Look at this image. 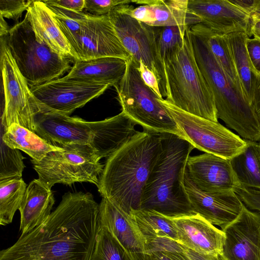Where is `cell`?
Here are the masks:
<instances>
[{"label": "cell", "instance_id": "21", "mask_svg": "<svg viewBox=\"0 0 260 260\" xmlns=\"http://www.w3.org/2000/svg\"><path fill=\"white\" fill-rule=\"evenodd\" d=\"M175 225L177 242L198 253L219 256L225 235L199 214L172 218Z\"/></svg>", "mask_w": 260, "mask_h": 260}, {"label": "cell", "instance_id": "13", "mask_svg": "<svg viewBox=\"0 0 260 260\" xmlns=\"http://www.w3.org/2000/svg\"><path fill=\"white\" fill-rule=\"evenodd\" d=\"M110 86L108 84L66 80L61 78L29 88L41 107L69 116Z\"/></svg>", "mask_w": 260, "mask_h": 260}, {"label": "cell", "instance_id": "10", "mask_svg": "<svg viewBox=\"0 0 260 260\" xmlns=\"http://www.w3.org/2000/svg\"><path fill=\"white\" fill-rule=\"evenodd\" d=\"M158 101L175 121L180 137L194 148L230 160L246 146L244 139L218 122L186 112L166 99L158 98Z\"/></svg>", "mask_w": 260, "mask_h": 260}, {"label": "cell", "instance_id": "37", "mask_svg": "<svg viewBox=\"0 0 260 260\" xmlns=\"http://www.w3.org/2000/svg\"><path fill=\"white\" fill-rule=\"evenodd\" d=\"M133 0H85L84 9L94 15H107L115 7L129 4Z\"/></svg>", "mask_w": 260, "mask_h": 260}, {"label": "cell", "instance_id": "12", "mask_svg": "<svg viewBox=\"0 0 260 260\" xmlns=\"http://www.w3.org/2000/svg\"><path fill=\"white\" fill-rule=\"evenodd\" d=\"M6 36H1V69L4 95L1 126L6 129L15 123L35 133V118L41 110L10 53Z\"/></svg>", "mask_w": 260, "mask_h": 260}, {"label": "cell", "instance_id": "40", "mask_svg": "<svg viewBox=\"0 0 260 260\" xmlns=\"http://www.w3.org/2000/svg\"><path fill=\"white\" fill-rule=\"evenodd\" d=\"M139 63L138 70L143 82L159 98L163 99L160 92L157 79L154 73L144 64L142 61H140Z\"/></svg>", "mask_w": 260, "mask_h": 260}, {"label": "cell", "instance_id": "32", "mask_svg": "<svg viewBox=\"0 0 260 260\" xmlns=\"http://www.w3.org/2000/svg\"><path fill=\"white\" fill-rule=\"evenodd\" d=\"M146 254L148 260H190L181 244L164 237L146 241Z\"/></svg>", "mask_w": 260, "mask_h": 260}, {"label": "cell", "instance_id": "6", "mask_svg": "<svg viewBox=\"0 0 260 260\" xmlns=\"http://www.w3.org/2000/svg\"><path fill=\"white\" fill-rule=\"evenodd\" d=\"M189 27L182 42L164 59L168 89L166 100L186 112L218 122L213 95L196 60Z\"/></svg>", "mask_w": 260, "mask_h": 260}, {"label": "cell", "instance_id": "38", "mask_svg": "<svg viewBox=\"0 0 260 260\" xmlns=\"http://www.w3.org/2000/svg\"><path fill=\"white\" fill-rule=\"evenodd\" d=\"M234 191L245 205L260 214V190L238 184Z\"/></svg>", "mask_w": 260, "mask_h": 260}, {"label": "cell", "instance_id": "27", "mask_svg": "<svg viewBox=\"0 0 260 260\" xmlns=\"http://www.w3.org/2000/svg\"><path fill=\"white\" fill-rule=\"evenodd\" d=\"M226 38L243 93L250 105L255 75L251 67L246 47V40L249 37L246 32L238 31L226 35Z\"/></svg>", "mask_w": 260, "mask_h": 260}, {"label": "cell", "instance_id": "1", "mask_svg": "<svg viewBox=\"0 0 260 260\" xmlns=\"http://www.w3.org/2000/svg\"><path fill=\"white\" fill-rule=\"evenodd\" d=\"M99 204L89 192H67L41 225L0 252V260H91Z\"/></svg>", "mask_w": 260, "mask_h": 260}, {"label": "cell", "instance_id": "47", "mask_svg": "<svg viewBox=\"0 0 260 260\" xmlns=\"http://www.w3.org/2000/svg\"><path fill=\"white\" fill-rule=\"evenodd\" d=\"M260 17V0H257V3L253 12L250 15L251 18Z\"/></svg>", "mask_w": 260, "mask_h": 260}, {"label": "cell", "instance_id": "23", "mask_svg": "<svg viewBox=\"0 0 260 260\" xmlns=\"http://www.w3.org/2000/svg\"><path fill=\"white\" fill-rule=\"evenodd\" d=\"M26 14L37 39L74 63L69 44L48 6L43 1H33Z\"/></svg>", "mask_w": 260, "mask_h": 260}, {"label": "cell", "instance_id": "33", "mask_svg": "<svg viewBox=\"0 0 260 260\" xmlns=\"http://www.w3.org/2000/svg\"><path fill=\"white\" fill-rule=\"evenodd\" d=\"M91 260L130 259L125 251L110 232L105 227L100 225Z\"/></svg>", "mask_w": 260, "mask_h": 260}, {"label": "cell", "instance_id": "11", "mask_svg": "<svg viewBox=\"0 0 260 260\" xmlns=\"http://www.w3.org/2000/svg\"><path fill=\"white\" fill-rule=\"evenodd\" d=\"M124 5L114 7L108 16L123 47L137 61H142L155 75L162 97H167V83L164 61L157 48L155 26L129 15Z\"/></svg>", "mask_w": 260, "mask_h": 260}, {"label": "cell", "instance_id": "34", "mask_svg": "<svg viewBox=\"0 0 260 260\" xmlns=\"http://www.w3.org/2000/svg\"><path fill=\"white\" fill-rule=\"evenodd\" d=\"M0 181L15 177H21L25 167L22 154L19 150L7 146L1 139Z\"/></svg>", "mask_w": 260, "mask_h": 260}, {"label": "cell", "instance_id": "17", "mask_svg": "<svg viewBox=\"0 0 260 260\" xmlns=\"http://www.w3.org/2000/svg\"><path fill=\"white\" fill-rule=\"evenodd\" d=\"M188 8L201 23L216 33L244 31L251 36L250 15L230 0H188Z\"/></svg>", "mask_w": 260, "mask_h": 260}, {"label": "cell", "instance_id": "22", "mask_svg": "<svg viewBox=\"0 0 260 260\" xmlns=\"http://www.w3.org/2000/svg\"><path fill=\"white\" fill-rule=\"evenodd\" d=\"M126 65V59L114 57L77 60L69 73L61 78L114 86L124 75Z\"/></svg>", "mask_w": 260, "mask_h": 260}, {"label": "cell", "instance_id": "4", "mask_svg": "<svg viewBox=\"0 0 260 260\" xmlns=\"http://www.w3.org/2000/svg\"><path fill=\"white\" fill-rule=\"evenodd\" d=\"M136 125L122 111L103 120L86 121L43 108L35 118V133L57 146L88 144L102 158L109 157L136 135Z\"/></svg>", "mask_w": 260, "mask_h": 260}, {"label": "cell", "instance_id": "14", "mask_svg": "<svg viewBox=\"0 0 260 260\" xmlns=\"http://www.w3.org/2000/svg\"><path fill=\"white\" fill-rule=\"evenodd\" d=\"M70 46L75 61L105 57L127 60L131 56L120 42L108 15L91 14Z\"/></svg>", "mask_w": 260, "mask_h": 260}, {"label": "cell", "instance_id": "26", "mask_svg": "<svg viewBox=\"0 0 260 260\" xmlns=\"http://www.w3.org/2000/svg\"><path fill=\"white\" fill-rule=\"evenodd\" d=\"M245 141L244 149L230 159V162L239 184L260 190L259 144Z\"/></svg>", "mask_w": 260, "mask_h": 260}, {"label": "cell", "instance_id": "19", "mask_svg": "<svg viewBox=\"0 0 260 260\" xmlns=\"http://www.w3.org/2000/svg\"><path fill=\"white\" fill-rule=\"evenodd\" d=\"M186 171L196 186L206 193L234 190L239 184L230 160L212 154L189 156Z\"/></svg>", "mask_w": 260, "mask_h": 260}, {"label": "cell", "instance_id": "46", "mask_svg": "<svg viewBox=\"0 0 260 260\" xmlns=\"http://www.w3.org/2000/svg\"><path fill=\"white\" fill-rule=\"evenodd\" d=\"M0 24V36H3L7 35L10 29H9V26L5 21L4 18L2 16H1Z\"/></svg>", "mask_w": 260, "mask_h": 260}, {"label": "cell", "instance_id": "3", "mask_svg": "<svg viewBox=\"0 0 260 260\" xmlns=\"http://www.w3.org/2000/svg\"><path fill=\"white\" fill-rule=\"evenodd\" d=\"M159 135L161 150L144 187L140 209L154 210L171 218L196 214L184 184L187 160L194 148L178 135Z\"/></svg>", "mask_w": 260, "mask_h": 260}, {"label": "cell", "instance_id": "18", "mask_svg": "<svg viewBox=\"0 0 260 260\" xmlns=\"http://www.w3.org/2000/svg\"><path fill=\"white\" fill-rule=\"evenodd\" d=\"M99 224L110 232L130 260H148L146 240L131 215L105 198L99 204Z\"/></svg>", "mask_w": 260, "mask_h": 260}, {"label": "cell", "instance_id": "15", "mask_svg": "<svg viewBox=\"0 0 260 260\" xmlns=\"http://www.w3.org/2000/svg\"><path fill=\"white\" fill-rule=\"evenodd\" d=\"M225 235L220 260H260V214L244 205L238 217L221 229Z\"/></svg>", "mask_w": 260, "mask_h": 260}, {"label": "cell", "instance_id": "8", "mask_svg": "<svg viewBox=\"0 0 260 260\" xmlns=\"http://www.w3.org/2000/svg\"><path fill=\"white\" fill-rule=\"evenodd\" d=\"M139 65V62L131 56L127 59L124 75L113 86L122 111L145 131L171 133L180 137L175 121L159 102V98L142 80Z\"/></svg>", "mask_w": 260, "mask_h": 260}, {"label": "cell", "instance_id": "43", "mask_svg": "<svg viewBox=\"0 0 260 260\" xmlns=\"http://www.w3.org/2000/svg\"><path fill=\"white\" fill-rule=\"evenodd\" d=\"M230 2L244 12L250 15L253 12L257 0H230Z\"/></svg>", "mask_w": 260, "mask_h": 260}, {"label": "cell", "instance_id": "41", "mask_svg": "<svg viewBox=\"0 0 260 260\" xmlns=\"http://www.w3.org/2000/svg\"><path fill=\"white\" fill-rule=\"evenodd\" d=\"M46 4L56 5L72 11L81 12L84 9L85 0H45Z\"/></svg>", "mask_w": 260, "mask_h": 260}, {"label": "cell", "instance_id": "42", "mask_svg": "<svg viewBox=\"0 0 260 260\" xmlns=\"http://www.w3.org/2000/svg\"><path fill=\"white\" fill-rule=\"evenodd\" d=\"M250 105L260 124V75L254 76Z\"/></svg>", "mask_w": 260, "mask_h": 260}, {"label": "cell", "instance_id": "36", "mask_svg": "<svg viewBox=\"0 0 260 260\" xmlns=\"http://www.w3.org/2000/svg\"><path fill=\"white\" fill-rule=\"evenodd\" d=\"M32 2L29 0H0L1 16L18 21Z\"/></svg>", "mask_w": 260, "mask_h": 260}, {"label": "cell", "instance_id": "7", "mask_svg": "<svg viewBox=\"0 0 260 260\" xmlns=\"http://www.w3.org/2000/svg\"><path fill=\"white\" fill-rule=\"evenodd\" d=\"M10 53L29 87L58 79L72 61L39 41L26 13L6 36Z\"/></svg>", "mask_w": 260, "mask_h": 260}, {"label": "cell", "instance_id": "30", "mask_svg": "<svg viewBox=\"0 0 260 260\" xmlns=\"http://www.w3.org/2000/svg\"><path fill=\"white\" fill-rule=\"evenodd\" d=\"M26 184L21 177L0 181V224L6 225L12 222L14 215L23 201Z\"/></svg>", "mask_w": 260, "mask_h": 260}, {"label": "cell", "instance_id": "20", "mask_svg": "<svg viewBox=\"0 0 260 260\" xmlns=\"http://www.w3.org/2000/svg\"><path fill=\"white\" fill-rule=\"evenodd\" d=\"M142 5L135 8L124 6L126 13L152 26L186 25L201 23L200 19L188 8V0H135Z\"/></svg>", "mask_w": 260, "mask_h": 260}, {"label": "cell", "instance_id": "45", "mask_svg": "<svg viewBox=\"0 0 260 260\" xmlns=\"http://www.w3.org/2000/svg\"><path fill=\"white\" fill-rule=\"evenodd\" d=\"M250 36L260 40V19L251 18Z\"/></svg>", "mask_w": 260, "mask_h": 260}, {"label": "cell", "instance_id": "29", "mask_svg": "<svg viewBox=\"0 0 260 260\" xmlns=\"http://www.w3.org/2000/svg\"><path fill=\"white\" fill-rule=\"evenodd\" d=\"M130 215L146 241L164 237L177 242V230L172 218L154 210L147 209L132 210Z\"/></svg>", "mask_w": 260, "mask_h": 260}, {"label": "cell", "instance_id": "24", "mask_svg": "<svg viewBox=\"0 0 260 260\" xmlns=\"http://www.w3.org/2000/svg\"><path fill=\"white\" fill-rule=\"evenodd\" d=\"M55 200L50 189L38 179L27 186L19 209L21 235L27 234L43 224L49 217Z\"/></svg>", "mask_w": 260, "mask_h": 260}, {"label": "cell", "instance_id": "16", "mask_svg": "<svg viewBox=\"0 0 260 260\" xmlns=\"http://www.w3.org/2000/svg\"><path fill=\"white\" fill-rule=\"evenodd\" d=\"M184 184L194 212L221 229L238 217L244 205L234 190L215 193L201 190L189 177L186 169Z\"/></svg>", "mask_w": 260, "mask_h": 260}, {"label": "cell", "instance_id": "25", "mask_svg": "<svg viewBox=\"0 0 260 260\" xmlns=\"http://www.w3.org/2000/svg\"><path fill=\"white\" fill-rule=\"evenodd\" d=\"M3 128L4 133L1 139L4 142L11 148L24 151L32 160L39 161L48 153L63 149L61 147L53 145L35 133L17 124H12L6 129Z\"/></svg>", "mask_w": 260, "mask_h": 260}, {"label": "cell", "instance_id": "31", "mask_svg": "<svg viewBox=\"0 0 260 260\" xmlns=\"http://www.w3.org/2000/svg\"><path fill=\"white\" fill-rule=\"evenodd\" d=\"M46 4L52 11L57 24L70 46L91 14L72 11L52 4Z\"/></svg>", "mask_w": 260, "mask_h": 260}, {"label": "cell", "instance_id": "48", "mask_svg": "<svg viewBox=\"0 0 260 260\" xmlns=\"http://www.w3.org/2000/svg\"><path fill=\"white\" fill-rule=\"evenodd\" d=\"M254 18V19H260V17H254V18Z\"/></svg>", "mask_w": 260, "mask_h": 260}, {"label": "cell", "instance_id": "9", "mask_svg": "<svg viewBox=\"0 0 260 260\" xmlns=\"http://www.w3.org/2000/svg\"><path fill=\"white\" fill-rule=\"evenodd\" d=\"M60 147L63 149L48 153L39 161L31 160L38 179L50 189L56 183L90 182L97 185L104 166L93 148L81 143Z\"/></svg>", "mask_w": 260, "mask_h": 260}, {"label": "cell", "instance_id": "44", "mask_svg": "<svg viewBox=\"0 0 260 260\" xmlns=\"http://www.w3.org/2000/svg\"><path fill=\"white\" fill-rule=\"evenodd\" d=\"M184 250L190 260H220L219 256L198 253L183 246Z\"/></svg>", "mask_w": 260, "mask_h": 260}, {"label": "cell", "instance_id": "49", "mask_svg": "<svg viewBox=\"0 0 260 260\" xmlns=\"http://www.w3.org/2000/svg\"><path fill=\"white\" fill-rule=\"evenodd\" d=\"M259 147H260V142H259Z\"/></svg>", "mask_w": 260, "mask_h": 260}, {"label": "cell", "instance_id": "5", "mask_svg": "<svg viewBox=\"0 0 260 260\" xmlns=\"http://www.w3.org/2000/svg\"><path fill=\"white\" fill-rule=\"evenodd\" d=\"M190 32L196 60L213 95L218 118L243 139L260 142V124L242 90L225 74L205 39Z\"/></svg>", "mask_w": 260, "mask_h": 260}, {"label": "cell", "instance_id": "35", "mask_svg": "<svg viewBox=\"0 0 260 260\" xmlns=\"http://www.w3.org/2000/svg\"><path fill=\"white\" fill-rule=\"evenodd\" d=\"M188 27L186 25L155 26L157 48L163 61L166 55L182 42Z\"/></svg>", "mask_w": 260, "mask_h": 260}, {"label": "cell", "instance_id": "28", "mask_svg": "<svg viewBox=\"0 0 260 260\" xmlns=\"http://www.w3.org/2000/svg\"><path fill=\"white\" fill-rule=\"evenodd\" d=\"M190 30L205 39L225 74L235 85L242 90L226 35L216 33L201 23L190 26Z\"/></svg>", "mask_w": 260, "mask_h": 260}, {"label": "cell", "instance_id": "2", "mask_svg": "<svg viewBox=\"0 0 260 260\" xmlns=\"http://www.w3.org/2000/svg\"><path fill=\"white\" fill-rule=\"evenodd\" d=\"M161 150L159 134L138 131L107 158L96 185L102 198L129 214L140 209L144 187Z\"/></svg>", "mask_w": 260, "mask_h": 260}, {"label": "cell", "instance_id": "39", "mask_svg": "<svg viewBox=\"0 0 260 260\" xmlns=\"http://www.w3.org/2000/svg\"><path fill=\"white\" fill-rule=\"evenodd\" d=\"M246 49L253 73L260 75V40L255 38H248L246 41Z\"/></svg>", "mask_w": 260, "mask_h": 260}]
</instances>
